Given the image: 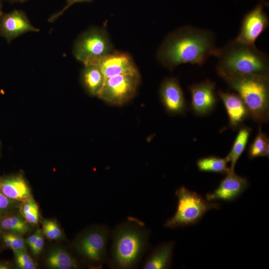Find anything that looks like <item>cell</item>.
<instances>
[{
  "label": "cell",
  "mask_w": 269,
  "mask_h": 269,
  "mask_svg": "<svg viewBox=\"0 0 269 269\" xmlns=\"http://www.w3.org/2000/svg\"><path fill=\"white\" fill-rule=\"evenodd\" d=\"M40 231V229H38L32 235L25 239L26 243L29 248L33 245L36 241Z\"/></svg>",
  "instance_id": "cell-31"
},
{
  "label": "cell",
  "mask_w": 269,
  "mask_h": 269,
  "mask_svg": "<svg viewBox=\"0 0 269 269\" xmlns=\"http://www.w3.org/2000/svg\"><path fill=\"white\" fill-rule=\"evenodd\" d=\"M159 96L166 111L171 115L184 114L186 102L180 84L175 78H167L161 83Z\"/></svg>",
  "instance_id": "cell-12"
},
{
  "label": "cell",
  "mask_w": 269,
  "mask_h": 269,
  "mask_svg": "<svg viewBox=\"0 0 269 269\" xmlns=\"http://www.w3.org/2000/svg\"><path fill=\"white\" fill-rule=\"evenodd\" d=\"M98 64L105 79L119 75L139 73L133 58L126 52L113 51Z\"/></svg>",
  "instance_id": "cell-14"
},
{
  "label": "cell",
  "mask_w": 269,
  "mask_h": 269,
  "mask_svg": "<svg viewBox=\"0 0 269 269\" xmlns=\"http://www.w3.org/2000/svg\"><path fill=\"white\" fill-rule=\"evenodd\" d=\"M219 49L211 31L186 25L169 33L158 48V62L169 70L182 64L202 65L211 56H216Z\"/></svg>",
  "instance_id": "cell-1"
},
{
  "label": "cell",
  "mask_w": 269,
  "mask_h": 269,
  "mask_svg": "<svg viewBox=\"0 0 269 269\" xmlns=\"http://www.w3.org/2000/svg\"><path fill=\"white\" fill-rule=\"evenodd\" d=\"M14 268L13 265L10 262L0 260V269H11Z\"/></svg>",
  "instance_id": "cell-32"
},
{
  "label": "cell",
  "mask_w": 269,
  "mask_h": 269,
  "mask_svg": "<svg viewBox=\"0 0 269 269\" xmlns=\"http://www.w3.org/2000/svg\"><path fill=\"white\" fill-rule=\"evenodd\" d=\"M42 231L47 239L52 241L65 239L64 234L57 222L52 219H44L41 221Z\"/></svg>",
  "instance_id": "cell-26"
},
{
  "label": "cell",
  "mask_w": 269,
  "mask_h": 269,
  "mask_svg": "<svg viewBox=\"0 0 269 269\" xmlns=\"http://www.w3.org/2000/svg\"><path fill=\"white\" fill-rule=\"evenodd\" d=\"M1 4L0 1V14H1Z\"/></svg>",
  "instance_id": "cell-35"
},
{
  "label": "cell",
  "mask_w": 269,
  "mask_h": 269,
  "mask_svg": "<svg viewBox=\"0 0 269 269\" xmlns=\"http://www.w3.org/2000/svg\"><path fill=\"white\" fill-rule=\"evenodd\" d=\"M260 3H262L264 6H268L269 3L266 0H259Z\"/></svg>",
  "instance_id": "cell-33"
},
{
  "label": "cell",
  "mask_w": 269,
  "mask_h": 269,
  "mask_svg": "<svg viewBox=\"0 0 269 269\" xmlns=\"http://www.w3.org/2000/svg\"><path fill=\"white\" fill-rule=\"evenodd\" d=\"M14 263L17 269H35L37 265L26 250L13 252Z\"/></svg>",
  "instance_id": "cell-27"
},
{
  "label": "cell",
  "mask_w": 269,
  "mask_h": 269,
  "mask_svg": "<svg viewBox=\"0 0 269 269\" xmlns=\"http://www.w3.org/2000/svg\"><path fill=\"white\" fill-rule=\"evenodd\" d=\"M44 236L42 233V230L40 229V231L36 241L30 248L32 254L35 256L39 255L43 248L44 244Z\"/></svg>",
  "instance_id": "cell-29"
},
{
  "label": "cell",
  "mask_w": 269,
  "mask_h": 269,
  "mask_svg": "<svg viewBox=\"0 0 269 269\" xmlns=\"http://www.w3.org/2000/svg\"><path fill=\"white\" fill-rule=\"evenodd\" d=\"M4 249V247H3L2 244L1 243L0 241V253L3 251Z\"/></svg>",
  "instance_id": "cell-34"
},
{
  "label": "cell",
  "mask_w": 269,
  "mask_h": 269,
  "mask_svg": "<svg viewBox=\"0 0 269 269\" xmlns=\"http://www.w3.org/2000/svg\"><path fill=\"white\" fill-rule=\"evenodd\" d=\"M91 0H67V2L66 4L65 5V6L62 9H61L59 11L52 15L49 18V21L53 22L56 20L59 17L62 15L63 14V13L68 8H69L73 4H75L76 3L81 2L90 1Z\"/></svg>",
  "instance_id": "cell-30"
},
{
  "label": "cell",
  "mask_w": 269,
  "mask_h": 269,
  "mask_svg": "<svg viewBox=\"0 0 269 269\" xmlns=\"http://www.w3.org/2000/svg\"><path fill=\"white\" fill-rule=\"evenodd\" d=\"M189 90L191 94V108L196 115L203 116L213 110L217 101L214 82L207 79L192 85Z\"/></svg>",
  "instance_id": "cell-10"
},
{
  "label": "cell",
  "mask_w": 269,
  "mask_h": 269,
  "mask_svg": "<svg viewBox=\"0 0 269 269\" xmlns=\"http://www.w3.org/2000/svg\"><path fill=\"white\" fill-rule=\"evenodd\" d=\"M218 95L226 110L231 128L236 129L239 127L250 116L247 107L238 94L225 92L219 90Z\"/></svg>",
  "instance_id": "cell-16"
},
{
  "label": "cell",
  "mask_w": 269,
  "mask_h": 269,
  "mask_svg": "<svg viewBox=\"0 0 269 269\" xmlns=\"http://www.w3.org/2000/svg\"></svg>",
  "instance_id": "cell-37"
},
{
  "label": "cell",
  "mask_w": 269,
  "mask_h": 269,
  "mask_svg": "<svg viewBox=\"0 0 269 269\" xmlns=\"http://www.w3.org/2000/svg\"><path fill=\"white\" fill-rule=\"evenodd\" d=\"M269 139L262 132L261 126L259 127L258 133L248 149L250 159L259 156H269Z\"/></svg>",
  "instance_id": "cell-23"
},
{
  "label": "cell",
  "mask_w": 269,
  "mask_h": 269,
  "mask_svg": "<svg viewBox=\"0 0 269 269\" xmlns=\"http://www.w3.org/2000/svg\"><path fill=\"white\" fill-rule=\"evenodd\" d=\"M39 30L21 10H14L0 17V35L8 42L24 33Z\"/></svg>",
  "instance_id": "cell-11"
},
{
  "label": "cell",
  "mask_w": 269,
  "mask_h": 269,
  "mask_svg": "<svg viewBox=\"0 0 269 269\" xmlns=\"http://www.w3.org/2000/svg\"><path fill=\"white\" fill-rule=\"evenodd\" d=\"M46 267L51 269H74L79 268L76 260L65 249L54 247L48 252L45 259Z\"/></svg>",
  "instance_id": "cell-19"
},
{
  "label": "cell",
  "mask_w": 269,
  "mask_h": 269,
  "mask_svg": "<svg viewBox=\"0 0 269 269\" xmlns=\"http://www.w3.org/2000/svg\"><path fill=\"white\" fill-rule=\"evenodd\" d=\"M175 243L169 241L157 246L145 260L143 269H169L171 264Z\"/></svg>",
  "instance_id": "cell-17"
},
{
  "label": "cell",
  "mask_w": 269,
  "mask_h": 269,
  "mask_svg": "<svg viewBox=\"0 0 269 269\" xmlns=\"http://www.w3.org/2000/svg\"><path fill=\"white\" fill-rule=\"evenodd\" d=\"M0 192L20 203L33 197L30 186L21 173L0 176Z\"/></svg>",
  "instance_id": "cell-15"
},
{
  "label": "cell",
  "mask_w": 269,
  "mask_h": 269,
  "mask_svg": "<svg viewBox=\"0 0 269 269\" xmlns=\"http://www.w3.org/2000/svg\"><path fill=\"white\" fill-rule=\"evenodd\" d=\"M80 78L84 89L91 96H97L105 79L98 63L84 65Z\"/></svg>",
  "instance_id": "cell-18"
},
{
  "label": "cell",
  "mask_w": 269,
  "mask_h": 269,
  "mask_svg": "<svg viewBox=\"0 0 269 269\" xmlns=\"http://www.w3.org/2000/svg\"><path fill=\"white\" fill-rule=\"evenodd\" d=\"M249 185L247 179L230 170L213 192L206 194V199L209 201H232L242 194Z\"/></svg>",
  "instance_id": "cell-13"
},
{
  "label": "cell",
  "mask_w": 269,
  "mask_h": 269,
  "mask_svg": "<svg viewBox=\"0 0 269 269\" xmlns=\"http://www.w3.org/2000/svg\"><path fill=\"white\" fill-rule=\"evenodd\" d=\"M260 3L248 12L243 19L240 32L235 39L241 42L255 45L258 38L269 26V18Z\"/></svg>",
  "instance_id": "cell-9"
},
{
  "label": "cell",
  "mask_w": 269,
  "mask_h": 269,
  "mask_svg": "<svg viewBox=\"0 0 269 269\" xmlns=\"http://www.w3.org/2000/svg\"><path fill=\"white\" fill-rule=\"evenodd\" d=\"M150 231L140 220L129 217L112 233L108 265L111 269L136 268L149 246Z\"/></svg>",
  "instance_id": "cell-2"
},
{
  "label": "cell",
  "mask_w": 269,
  "mask_h": 269,
  "mask_svg": "<svg viewBox=\"0 0 269 269\" xmlns=\"http://www.w3.org/2000/svg\"><path fill=\"white\" fill-rule=\"evenodd\" d=\"M228 162L226 157L210 155L199 158L196 164L200 171L226 174L230 171L227 166Z\"/></svg>",
  "instance_id": "cell-22"
},
{
  "label": "cell",
  "mask_w": 269,
  "mask_h": 269,
  "mask_svg": "<svg viewBox=\"0 0 269 269\" xmlns=\"http://www.w3.org/2000/svg\"><path fill=\"white\" fill-rule=\"evenodd\" d=\"M113 51V45L107 31L92 27L83 32L75 40L72 49L75 58L84 65L97 64Z\"/></svg>",
  "instance_id": "cell-7"
},
{
  "label": "cell",
  "mask_w": 269,
  "mask_h": 269,
  "mask_svg": "<svg viewBox=\"0 0 269 269\" xmlns=\"http://www.w3.org/2000/svg\"><path fill=\"white\" fill-rule=\"evenodd\" d=\"M30 226L22 217L18 208L0 218V232H9L23 236L29 231Z\"/></svg>",
  "instance_id": "cell-20"
},
{
  "label": "cell",
  "mask_w": 269,
  "mask_h": 269,
  "mask_svg": "<svg viewBox=\"0 0 269 269\" xmlns=\"http://www.w3.org/2000/svg\"><path fill=\"white\" fill-rule=\"evenodd\" d=\"M225 81L231 89L237 92L255 121L261 124L268 121L269 75H245Z\"/></svg>",
  "instance_id": "cell-4"
},
{
  "label": "cell",
  "mask_w": 269,
  "mask_h": 269,
  "mask_svg": "<svg viewBox=\"0 0 269 269\" xmlns=\"http://www.w3.org/2000/svg\"><path fill=\"white\" fill-rule=\"evenodd\" d=\"M140 81L139 73L119 75L106 78L97 97L111 105H124L134 96Z\"/></svg>",
  "instance_id": "cell-8"
},
{
  "label": "cell",
  "mask_w": 269,
  "mask_h": 269,
  "mask_svg": "<svg viewBox=\"0 0 269 269\" xmlns=\"http://www.w3.org/2000/svg\"><path fill=\"white\" fill-rule=\"evenodd\" d=\"M110 234L109 227L106 225L91 226L76 236L72 248L89 267L100 269L108 260Z\"/></svg>",
  "instance_id": "cell-5"
},
{
  "label": "cell",
  "mask_w": 269,
  "mask_h": 269,
  "mask_svg": "<svg viewBox=\"0 0 269 269\" xmlns=\"http://www.w3.org/2000/svg\"><path fill=\"white\" fill-rule=\"evenodd\" d=\"M24 219L31 226H37L39 220V207L33 197L21 202L18 207Z\"/></svg>",
  "instance_id": "cell-24"
},
{
  "label": "cell",
  "mask_w": 269,
  "mask_h": 269,
  "mask_svg": "<svg viewBox=\"0 0 269 269\" xmlns=\"http://www.w3.org/2000/svg\"><path fill=\"white\" fill-rule=\"evenodd\" d=\"M217 57L216 71L224 80L245 75H269V57L255 45L235 39L219 49Z\"/></svg>",
  "instance_id": "cell-3"
},
{
  "label": "cell",
  "mask_w": 269,
  "mask_h": 269,
  "mask_svg": "<svg viewBox=\"0 0 269 269\" xmlns=\"http://www.w3.org/2000/svg\"><path fill=\"white\" fill-rule=\"evenodd\" d=\"M251 132V128L248 127H242L240 129L231 150L226 157L228 162L231 163L230 170L234 171L237 161L246 148Z\"/></svg>",
  "instance_id": "cell-21"
},
{
  "label": "cell",
  "mask_w": 269,
  "mask_h": 269,
  "mask_svg": "<svg viewBox=\"0 0 269 269\" xmlns=\"http://www.w3.org/2000/svg\"><path fill=\"white\" fill-rule=\"evenodd\" d=\"M20 202L11 200L0 192V218L18 208Z\"/></svg>",
  "instance_id": "cell-28"
},
{
  "label": "cell",
  "mask_w": 269,
  "mask_h": 269,
  "mask_svg": "<svg viewBox=\"0 0 269 269\" xmlns=\"http://www.w3.org/2000/svg\"><path fill=\"white\" fill-rule=\"evenodd\" d=\"M13 0V1H23V0Z\"/></svg>",
  "instance_id": "cell-36"
},
{
  "label": "cell",
  "mask_w": 269,
  "mask_h": 269,
  "mask_svg": "<svg viewBox=\"0 0 269 269\" xmlns=\"http://www.w3.org/2000/svg\"><path fill=\"white\" fill-rule=\"evenodd\" d=\"M177 199L174 215L165 223L166 228L174 229L197 224L208 211L219 209L218 202L209 201L195 192L182 186L175 191Z\"/></svg>",
  "instance_id": "cell-6"
},
{
  "label": "cell",
  "mask_w": 269,
  "mask_h": 269,
  "mask_svg": "<svg viewBox=\"0 0 269 269\" xmlns=\"http://www.w3.org/2000/svg\"><path fill=\"white\" fill-rule=\"evenodd\" d=\"M23 236L6 232H0V241L4 249H9L13 252L26 250L27 244Z\"/></svg>",
  "instance_id": "cell-25"
}]
</instances>
